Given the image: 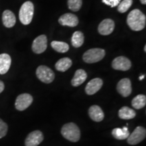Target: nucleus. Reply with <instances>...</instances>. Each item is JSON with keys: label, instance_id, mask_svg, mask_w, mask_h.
Segmentation results:
<instances>
[{"label": "nucleus", "instance_id": "obj_1", "mask_svg": "<svg viewBox=\"0 0 146 146\" xmlns=\"http://www.w3.org/2000/svg\"><path fill=\"white\" fill-rule=\"evenodd\" d=\"M127 23L131 30L139 31L145 27V16L138 9L131 11L127 16Z\"/></svg>", "mask_w": 146, "mask_h": 146}, {"label": "nucleus", "instance_id": "obj_2", "mask_svg": "<svg viewBox=\"0 0 146 146\" xmlns=\"http://www.w3.org/2000/svg\"><path fill=\"white\" fill-rule=\"evenodd\" d=\"M62 136L71 142H77L81 137V131L76 124L70 123L65 124L62 128Z\"/></svg>", "mask_w": 146, "mask_h": 146}, {"label": "nucleus", "instance_id": "obj_3", "mask_svg": "<svg viewBox=\"0 0 146 146\" xmlns=\"http://www.w3.org/2000/svg\"><path fill=\"white\" fill-rule=\"evenodd\" d=\"M34 15V5L31 1H27L22 5L19 11V19L22 24L28 25L31 23Z\"/></svg>", "mask_w": 146, "mask_h": 146}, {"label": "nucleus", "instance_id": "obj_4", "mask_svg": "<svg viewBox=\"0 0 146 146\" xmlns=\"http://www.w3.org/2000/svg\"><path fill=\"white\" fill-rule=\"evenodd\" d=\"M106 52L103 49L93 48L84 53L83 59L84 62H85L86 63H96L101 61L104 58Z\"/></svg>", "mask_w": 146, "mask_h": 146}, {"label": "nucleus", "instance_id": "obj_5", "mask_svg": "<svg viewBox=\"0 0 146 146\" xmlns=\"http://www.w3.org/2000/svg\"><path fill=\"white\" fill-rule=\"evenodd\" d=\"M36 75L41 82L51 83L55 78V74L52 69L46 66H39L36 70Z\"/></svg>", "mask_w": 146, "mask_h": 146}, {"label": "nucleus", "instance_id": "obj_6", "mask_svg": "<svg viewBox=\"0 0 146 146\" xmlns=\"http://www.w3.org/2000/svg\"><path fill=\"white\" fill-rule=\"evenodd\" d=\"M146 136L145 129L141 126L136 127L131 134L127 138L128 143L130 145H137L141 142Z\"/></svg>", "mask_w": 146, "mask_h": 146}, {"label": "nucleus", "instance_id": "obj_7", "mask_svg": "<svg viewBox=\"0 0 146 146\" xmlns=\"http://www.w3.org/2000/svg\"><path fill=\"white\" fill-rule=\"evenodd\" d=\"M33 102V98L31 95L29 94H23L19 95L15 102V107L19 111H23L30 106Z\"/></svg>", "mask_w": 146, "mask_h": 146}, {"label": "nucleus", "instance_id": "obj_8", "mask_svg": "<svg viewBox=\"0 0 146 146\" xmlns=\"http://www.w3.org/2000/svg\"><path fill=\"white\" fill-rule=\"evenodd\" d=\"M47 47V36L41 35L36 38L33 42L32 50L36 54H42L46 50Z\"/></svg>", "mask_w": 146, "mask_h": 146}, {"label": "nucleus", "instance_id": "obj_9", "mask_svg": "<svg viewBox=\"0 0 146 146\" xmlns=\"http://www.w3.org/2000/svg\"><path fill=\"white\" fill-rule=\"evenodd\" d=\"M43 135L41 131L36 130L30 133L25 139V146H38L43 141Z\"/></svg>", "mask_w": 146, "mask_h": 146}, {"label": "nucleus", "instance_id": "obj_10", "mask_svg": "<svg viewBox=\"0 0 146 146\" xmlns=\"http://www.w3.org/2000/svg\"><path fill=\"white\" fill-rule=\"evenodd\" d=\"M118 92L124 98H127L131 94L132 92V85L129 78H125L118 82L116 86Z\"/></svg>", "mask_w": 146, "mask_h": 146}, {"label": "nucleus", "instance_id": "obj_11", "mask_svg": "<svg viewBox=\"0 0 146 146\" xmlns=\"http://www.w3.org/2000/svg\"><path fill=\"white\" fill-rule=\"evenodd\" d=\"M112 66L115 70L127 71L131 68V62L125 56H119L113 60Z\"/></svg>", "mask_w": 146, "mask_h": 146}, {"label": "nucleus", "instance_id": "obj_12", "mask_svg": "<svg viewBox=\"0 0 146 146\" xmlns=\"http://www.w3.org/2000/svg\"><path fill=\"white\" fill-rule=\"evenodd\" d=\"M58 22L62 26L70 27H76L78 24L77 16L71 13H66L61 16L58 20Z\"/></svg>", "mask_w": 146, "mask_h": 146}, {"label": "nucleus", "instance_id": "obj_13", "mask_svg": "<svg viewBox=\"0 0 146 146\" xmlns=\"http://www.w3.org/2000/svg\"><path fill=\"white\" fill-rule=\"evenodd\" d=\"M114 27V22L112 20L107 18L100 23L98 27V32L102 35H108L113 32Z\"/></svg>", "mask_w": 146, "mask_h": 146}, {"label": "nucleus", "instance_id": "obj_14", "mask_svg": "<svg viewBox=\"0 0 146 146\" xmlns=\"http://www.w3.org/2000/svg\"><path fill=\"white\" fill-rule=\"evenodd\" d=\"M103 85V81L100 78H95L91 80L87 83L85 87V92L87 95L91 96L96 94L98 91L100 90Z\"/></svg>", "mask_w": 146, "mask_h": 146}, {"label": "nucleus", "instance_id": "obj_15", "mask_svg": "<svg viewBox=\"0 0 146 146\" xmlns=\"http://www.w3.org/2000/svg\"><path fill=\"white\" fill-rule=\"evenodd\" d=\"M89 117L95 122H101L104 118V113L99 106L94 105L89 109Z\"/></svg>", "mask_w": 146, "mask_h": 146}, {"label": "nucleus", "instance_id": "obj_16", "mask_svg": "<svg viewBox=\"0 0 146 146\" xmlns=\"http://www.w3.org/2000/svg\"><path fill=\"white\" fill-rule=\"evenodd\" d=\"M12 59L8 54H0V74H4L8 72L10 68Z\"/></svg>", "mask_w": 146, "mask_h": 146}, {"label": "nucleus", "instance_id": "obj_17", "mask_svg": "<svg viewBox=\"0 0 146 146\" xmlns=\"http://www.w3.org/2000/svg\"><path fill=\"white\" fill-rule=\"evenodd\" d=\"M2 22L6 28H12L16 24V16L12 11L5 10L2 14Z\"/></svg>", "mask_w": 146, "mask_h": 146}, {"label": "nucleus", "instance_id": "obj_18", "mask_svg": "<svg viewBox=\"0 0 146 146\" xmlns=\"http://www.w3.org/2000/svg\"><path fill=\"white\" fill-rule=\"evenodd\" d=\"M87 74L83 69H78L75 72L74 77L72 78L71 83L74 87H78L86 81Z\"/></svg>", "mask_w": 146, "mask_h": 146}, {"label": "nucleus", "instance_id": "obj_19", "mask_svg": "<svg viewBox=\"0 0 146 146\" xmlns=\"http://www.w3.org/2000/svg\"><path fill=\"white\" fill-rule=\"evenodd\" d=\"M136 112L134 110L127 106L122 107L118 111V116L123 120H130L135 117Z\"/></svg>", "mask_w": 146, "mask_h": 146}, {"label": "nucleus", "instance_id": "obj_20", "mask_svg": "<svg viewBox=\"0 0 146 146\" xmlns=\"http://www.w3.org/2000/svg\"><path fill=\"white\" fill-rule=\"evenodd\" d=\"M112 135L116 139L124 140L128 138L130 133L127 127H124L123 128H115L112 131Z\"/></svg>", "mask_w": 146, "mask_h": 146}, {"label": "nucleus", "instance_id": "obj_21", "mask_svg": "<svg viewBox=\"0 0 146 146\" xmlns=\"http://www.w3.org/2000/svg\"><path fill=\"white\" fill-rule=\"evenodd\" d=\"M72 62L69 58H63L60 59L56 64V70L60 72H65L70 68Z\"/></svg>", "mask_w": 146, "mask_h": 146}, {"label": "nucleus", "instance_id": "obj_22", "mask_svg": "<svg viewBox=\"0 0 146 146\" xmlns=\"http://www.w3.org/2000/svg\"><path fill=\"white\" fill-rule=\"evenodd\" d=\"M146 97L145 95L139 94L133 98L131 105L134 108L139 110L145 106Z\"/></svg>", "mask_w": 146, "mask_h": 146}, {"label": "nucleus", "instance_id": "obj_23", "mask_svg": "<svg viewBox=\"0 0 146 146\" xmlns=\"http://www.w3.org/2000/svg\"><path fill=\"white\" fill-rule=\"evenodd\" d=\"M84 40V35L81 31H76L72 35V39H71V43H72V46L75 48L80 47L83 44Z\"/></svg>", "mask_w": 146, "mask_h": 146}, {"label": "nucleus", "instance_id": "obj_24", "mask_svg": "<svg viewBox=\"0 0 146 146\" xmlns=\"http://www.w3.org/2000/svg\"><path fill=\"white\" fill-rule=\"evenodd\" d=\"M51 46L54 50L59 53H66L69 50V45L68 43L62 41H52L51 43Z\"/></svg>", "mask_w": 146, "mask_h": 146}, {"label": "nucleus", "instance_id": "obj_25", "mask_svg": "<svg viewBox=\"0 0 146 146\" xmlns=\"http://www.w3.org/2000/svg\"><path fill=\"white\" fill-rule=\"evenodd\" d=\"M83 0H68V6L70 10L77 12L81 9Z\"/></svg>", "mask_w": 146, "mask_h": 146}, {"label": "nucleus", "instance_id": "obj_26", "mask_svg": "<svg viewBox=\"0 0 146 146\" xmlns=\"http://www.w3.org/2000/svg\"><path fill=\"white\" fill-rule=\"evenodd\" d=\"M133 4V0H123L118 5V11L120 13H125L131 8Z\"/></svg>", "mask_w": 146, "mask_h": 146}, {"label": "nucleus", "instance_id": "obj_27", "mask_svg": "<svg viewBox=\"0 0 146 146\" xmlns=\"http://www.w3.org/2000/svg\"><path fill=\"white\" fill-rule=\"evenodd\" d=\"M8 125L0 118V139L4 137L8 133Z\"/></svg>", "mask_w": 146, "mask_h": 146}, {"label": "nucleus", "instance_id": "obj_28", "mask_svg": "<svg viewBox=\"0 0 146 146\" xmlns=\"http://www.w3.org/2000/svg\"><path fill=\"white\" fill-rule=\"evenodd\" d=\"M120 0H102V2L106 5H109L111 8H114L119 4Z\"/></svg>", "mask_w": 146, "mask_h": 146}, {"label": "nucleus", "instance_id": "obj_29", "mask_svg": "<svg viewBox=\"0 0 146 146\" xmlns=\"http://www.w3.org/2000/svg\"><path fill=\"white\" fill-rule=\"evenodd\" d=\"M4 88H5L4 83H3V81H0V94H1V92H3V91L4 90Z\"/></svg>", "mask_w": 146, "mask_h": 146}, {"label": "nucleus", "instance_id": "obj_30", "mask_svg": "<svg viewBox=\"0 0 146 146\" xmlns=\"http://www.w3.org/2000/svg\"><path fill=\"white\" fill-rule=\"evenodd\" d=\"M140 1H141V3L142 4H146V0H140Z\"/></svg>", "mask_w": 146, "mask_h": 146}, {"label": "nucleus", "instance_id": "obj_31", "mask_svg": "<svg viewBox=\"0 0 146 146\" xmlns=\"http://www.w3.org/2000/svg\"><path fill=\"white\" fill-rule=\"evenodd\" d=\"M144 77H145V76H144V75H141V76H140V77H139L140 81H141V80L143 79V78H144Z\"/></svg>", "mask_w": 146, "mask_h": 146}, {"label": "nucleus", "instance_id": "obj_32", "mask_svg": "<svg viewBox=\"0 0 146 146\" xmlns=\"http://www.w3.org/2000/svg\"><path fill=\"white\" fill-rule=\"evenodd\" d=\"M144 52H146V46L145 45V47H144Z\"/></svg>", "mask_w": 146, "mask_h": 146}]
</instances>
